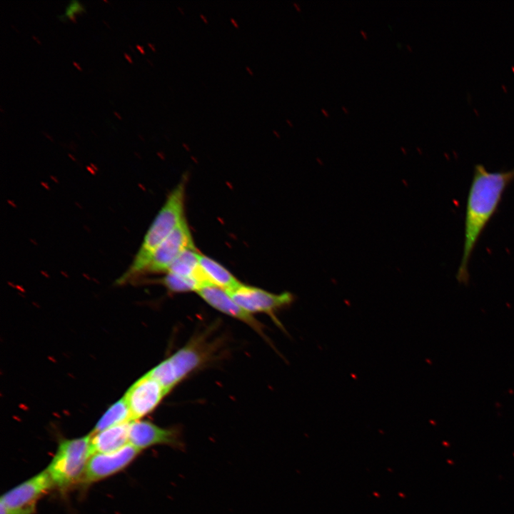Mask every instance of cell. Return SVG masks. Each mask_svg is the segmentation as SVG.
<instances>
[{
  "label": "cell",
  "mask_w": 514,
  "mask_h": 514,
  "mask_svg": "<svg viewBox=\"0 0 514 514\" xmlns=\"http://www.w3.org/2000/svg\"><path fill=\"white\" fill-rule=\"evenodd\" d=\"M513 181L514 168L489 171L483 164L475 166L466 201L463 254L456 273L458 283H468L472 253L495 213L505 189Z\"/></svg>",
  "instance_id": "obj_1"
},
{
  "label": "cell",
  "mask_w": 514,
  "mask_h": 514,
  "mask_svg": "<svg viewBox=\"0 0 514 514\" xmlns=\"http://www.w3.org/2000/svg\"><path fill=\"white\" fill-rule=\"evenodd\" d=\"M186 181L183 179L171 192L150 226L135 258L118 280L124 283L148 268L157 248L176 229L184 218Z\"/></svg>",
  "instance_id": "obj_2"
},
{
  "label": "cell",
  "mask_w": 514,
  "mask_h": 514,
  "mask_svg": "<svg viewBox=\"0 0 514 514\" xmlns=\"http://www.w3.org/2000/svg\"><path fill=\"white\" fill-rule=\"evenodd\" d=\"M92 455L91 434L64 439L59 442L56 454L46 470L54 485L68 488L83 479Z\"/></svg>",
  "instance_id": "obj_3"
},
{
  "label": "cell",
  "mask_w": 514,
  "mask_h": 514,
  "mask_svg": "<svg viewBox=\"0 0 514 514\" xmlns=\"http://www.w3.org/2000/svg\"><path fill=\"white\" fill-rule=\"evenodd\" d=\"M210 352L200 339H195L153 368L148 373L168 392L191 372L203 365Z\"/></svg>",
  "instance_id": "obj_4"
},
{
  "label": "cell",
  "mask_w": 514,
  "mask_h": 514,
  "mask_svg": "<svg viewBox=\"0 0 514 514\" xmlns=\"http://www.w3.org/2000/svg\"><path fill=\"white\" fill-rule=\"evenodd\" d=\"M228 293L234 301L248 313H265L281 328L283 326L275 316V313L290 306L294 300L293 295L290 292L276 294L242 283Z\"/></svg>",
  "instance_id": "obj_5"
},
{
  "label": "cell",
  "mask_w": 514,
  "mask_h": 514,
  "mask_svg": "<svg viewBox=\"0 0 514 514\" xmlns=\"http://www.w3.org/2000/svg\"><path fill=\"white\" fill-rule=\"evenodd\" d=\"M169 392L148 373L138 379L123 397L128 407L131 421L151 413Z\"/></svg>",
  "instance_id": "obj_6"
},
{
  "label": "cell",
  "mask_w": 514,
  "mask_h": 514,
  "mask_svg": "<svg viewBox=\"0 0 514 514\" xmlns=\"http://www.w3.org/2000/svg\"><path fill=\"white\" fill-rule=\"evenodd\" d=\"M141 450L130 443L106 453H94L89 460L82 480L94 483L109 477L128 466Z\"/></svg>",
  "instance_id": "obj_7"
},
{
  "label": "cell",
  "mask_w": 514,
  "mask_h": 514,
  "mask_svg": "<svg viewBox=\"0 0 514 514\" xmlns=\"http://www.w3.org/2000/svg\"><path fill=\"white\" fill-rule=\"evenodd\" d=\"M191 248H195V246L190 229L184 218L157 248L146 272L166 273L180 255Z\"/></svg>",
  "instance_id": "obj_8"
},
{
  "label": "cell",
  "mask_w": 514,
  "mask_h": 514,
  "mask_svg": "<svg viewBox=\"0 0 514 514\" xmlns=\"http://www.w3.org/2000/svg\"><path fill=\"white\" fill-rule=\"evenodd\" d=\"M54 485L51 476L44 470L5 493L0 503L9 508L35 510L37 500Z\"/></svg>",
  "instance_id": "obj_9"
},
{
  "label": "cell",
  "mask_w": 514,
  "mask_h": 514,
  "mask_svg": "<svg viewBox=\"0 0 514 514\" xmlns=\"http://www.w3.org/2000/svg\"><path fill=\"white\" fill-rule=\"evenodd\" d=\"M128 443L140 450L157 445L178 447L181 444L176 430L142 420L130 422Z\"/></svg>",
  "instance_id": "obj_10"
},
{
  "label": "cell",
  "mask_w": 514,
  "mask_h": 514,
  "mask_svg": "<svg viewBox=\"0 0 514 514\" xmlns=\"http://www.w3.org/2000/svg\"><path fill=\"white\" fill-rule=\"evenodd\" d=\"M197 293L213 308L243 321L261 335H263L262 324L252 314L243 310L231 298L229 293L217 286L206 284L201 286Z\"/></svg>",
  "instance_id": "obj_11"
},
{
  "label": "cell",
  "mask_w": 514,
  "mask_h": 514,
  "mask_svg": "<svg viewBox=\"0 0 514 514\" xmlns=\"http://www.w3.org/2000/svg\"><path fill=\"white\" fill-rule=\"evenodd\" d=\"M129 423L119 424L97 433H91V445L94 453L116 451L128 443Z\"/></svg>",
  "instance_id": "obj_12"
},
{
  "label": "cell",
  "mask_w": 514,
  "mask_h": 514,
  "mask_svg": "<svg viewBox=\"0 0 514 514\" xmlns=\"http://www.w3.org/2000/svg\"><path fill=\"white\" fill-rule=\"evenodd\" d=\"M198 261L208 284L221 288L227 292L241 284L230 271L213 259L200 253Z\"/></svg>",
  "instance_id": "obj_13"
},
{
  "label": "cell",
  "mask_w": 514,
  "mask_h": 514,
  "mask_svg": "<svg viewBox=\"0 0 514 514\" xmlns=\"http://www.w3.org/2000/svg\"><path fill=\"white\" fill-rule=\"evenodd\" d=\"M199 254L196 248L186 249L173 263L166 273H171L183 277L194 278L197 280L202 286L208 284L200 268L198 261Z\"/></svg>",
  "instance_id": "obj_14"
},
{
  "label": "cell",
  "mask_w": 514,
  "mask_h": 514,
  "mask_svg": "<svg viewBox=\"0 0 514 514\" xmlns=\"http://www.w3.org/2000/svg\"><path fill=\"white\" fill-rule=\"evenodd\" d=\"M128 422H131L130 411L124 398H122L112 404L106 410L98 420L91 433H97L104 429Z\"/></svg>",
  "instance_id": "obj_15"
},
{
  "label": "cell",
  "mask_w": 514,
  "mask_h": 514,
  "mask_svg": "<svg viewBox=\"0 0 514 514\" xmlns=\"http://www.w3.org/2000/svg\"><path fill=\"white\" fill-rule=\"evenodd\" d=\"M161 283L172 292H197L202 286L194 278L183 277L171 273H166V275L161 279Z\"/></svg>",
  "instance_id": "obj_16"
},
{
  "label": "cell",
  "mask_w": 514,
  "mask_h": 514,
  "mask_svg": "<svg viewBox=\"0 0 514 514\" xmlns=\"http://www.w3.org/2000/svg\"><path fill=\"white\" fill-rule=\"evenodd\" d=\"M81 11L86 12L85 9L77 1H72L66 9V15L67 16L74 15L75 13L79 14Z\"/></svg>",
  "instance_id": "obj_17"
},
{
  "label": "cell",
  "mask_w": 514,
  "mask_h": 514,
  "mask_svg": "<svg viewBox=\"0 0 514 514\" xmlns=\"http://www.w3.org/2000/svg\"><path fill=\"white\" fill-rule=\"evenodd\" d=\"M1 514H33L34 510L26 509L9 508L0 503Z\"/></svg>",
  "instance_id": "obj_18"
},
{
  "label": "cell",
  "mask_w": 514,
  "mask_h": 514,
  "mask_svg": "<svg viewBox=\"0 0 514 514\" xmlns=\"http://www.w3.org/2000/svg\"><path fill=\"white\" fill-rule=\"evenodd\" d=\"M124 56L129 64H133V60L128 54L124 52Z\"/></svg>",
  "instance_id": "obj_19"
},
{
  "label": "cell",
  "mask_w": 514,
  "mask_h": 514,
  "mask_svg": "<svg viewBox=\"0 0 514 514\" xmlns=\"http://www.w3.org/2000/svg\"><path fill=\"white\" fill-rule=\"evenodd\" d=\"M136 48L139 51V52H140L141 54L144 55V54H146V52H145V51H144V49H143V47L142 46H141V45H139V44H136Z\"/></svg>",
  "instance_id": "obj_20"
},
{
  "label": "cell",
  "mask_w": 514,
  "mask_h": 514,
  "mask_svg": "<svg viewBox=\"0 0 514 514\" xmlns=\"http://www.w3.org/2000/svg\"><path fill=\"white\" fill-rule=\"evenodd\" d=\"M230 21H231V24L234 26V27L238 28L239 25L235 19L231 18Z\"/></svg>",
  "instance_id": "obj_21"
},
{
  "label": "cell",
  "mask_w": 514,
  "mask_h": 514,
  "mask_svg": "<svg viewBox=\"0 0 514 514\" xmlns=\"http://www.w3.org/2000/svg\"><path fill=\"white\" fill-rule=\"evenodd\" d=\"M31 37L38 44L41 45V41L35 35L33 34Z\"/></svg>",
  "instance_id": "obj_22"
},
{
  "label": "cell",
  "mask_w": 514,
  "mask_h": 514,
  "mask_svg": "<svg viewBox=\"0 0 514 514\" xmlns=\"http://www.w3.org/2000/svg\"><path fill=\"white\" fill-rule=\"evenodd\" d=\"M72 63H73V65H74L79 71H83V69H81V67L76 61H73Z\"/></svg>",
  "instance_id": "obj_23"
},
{
  "label": "cell",
  "mask_w": 514,
  "mask_h": 514,
  "mask_svg": "<svg viewBox=\"0 0 514 514\" xmlns=\"http://www.w3.org/2000/svg\"><path fill=\"white\" fill-rule=\"evenodd\" d=\"M147 44H148V46H149V48H150L153 51L155 52V51H156V47H155V46H154L153 44L148 42Z\"/></svg>",
  "instance_id": "obj_24"
},
{
  "label": "cell",
  "mask_w": 514,
  "mask_h": 514,
  "mask_svg": "<svg viewBox=\"0 0 514 514\" xmlns=\"http://www.w3.org/2000/svg\"><path fill=\"white\" fill-rule=\"evenodd\" d=\"M200 17L201 18V19H202L205 23L207 24V23L208 22L206 16H204L203 14H200Z\"/></svg>",
  "instance_id": "obj_25"
},
{
  "label": "cell",
  "mask_w": 514,
  "mask_h": 514,
  "mask_svg": "<svg viewBox=\"0 0 514 514\" xmlns=\"http://www.w3.org/2000/svg\"><path fill=\"white\" fill-rule=\"evenodd\" d=\"M246 70L248 72L250 75H253V71L249 66H246Z\"/></svg>",
  "instance_id": "obj_26"
},
{
  "label": "cell",
  "mask_w": 514,
  "mask_h": 514,
  "mask_svg": "<svg viewBox=\"0 0 514 514\" xmlns=\"http://www.w3.org/2000/svg\"><path fill=\"white\" fill-rule=\"evenodd\" d=\"M293 5L297 9L298 11H301V7L299 6L298 4L293 2Z\"/></svg>",
  "instance_id": "obj_27"
},
{
  "label": "cell",
  "mask_w": 514,
  "mask_h": 514,
  "mask_svg": "<svg viewBox=\"0 0 514 514\" xmlns=\"http://www.w3.org/2000/svg\"><path fill=\"white\" fill-rule=\"evenodd\" d=\"M114 114L118 119H119V120L122 119L121 116L117 111H114Z\"/></svg>",
  "instance_id": "obj_28"
},
{
  "label": "cell",
  "mask_w": 514,
  "mask_h": 514,
  "mask_svg": "<svg viewBox=\"0 0 514 514\" xmlns=\"http://www.w3.org/2000/svg\"><path fill=\"white\" fill-rule=\"evenodd\" d=\"M321 112H322L326 116H327V117L329 116V114H328V111H327L326 110H325L324 109H321Z\"/></svg>",
  "instance_id": "obj_29"
},
{
  "label": "cell",
  "mask_w": 514,
  "mask_h": 514,
  "mask_svg": "<svg viewBox=\"0 0 514 514\" xmlns=\"http://www.w3.org/2000/svg\"><path fill=\"white\" fill-rule=\"evenodd\" d=\"M360 33L362 34V36H363L365 39H367V38H368L367 34H366L365 31H363V30H361V31H360Z\"/></svg>",
  "instance_id": "obj_30"
},
{
  "label": "cell",
  "mask_w": 514,
  "mask_h": 514,
  "mask_svg": "<svg viewBox=\"0 0 514 514\" xmlns=\"http://www.w3.org/2000/svg\"><path fill=\"white\" fill-rule=\"evenodd\" d=\"M42 133H43L44 134V136H46L49 139H50V140L52 141V138H51V136H50L49 135H48V134H47L46 133H45L44 131H42Z\"/></svg>",
  "instance_id": "obj_31"
},
{
  "label": "cell",
  "mask_w": 514,
  "mask_h": 514,
  "mask_svg": "<svg viewBox=\"0 0 514 514\" xmlns=\"http://www.w3.org/2000/svg\"><path fill=\"white\" fill-rule=\"evenodd\" d=\"M342 109L344 111V112H345L346 114H348V113H349V111H348V109H346V108L345 106H342Z\"/></svg>",
  "instance_id": "obj_32"
},
{
  "label": "cell",
  "mask_w": 514,
  "mask_h": 514,
  "mask_svg": "<svg viewBox=\"0 0 514 514\" xmlns=\"http://www.w3.org/2000/svg\"><path fill=\"white\" fill-rule=\"evenodd\" d=\"M103 22H104V24L109 29L111 28L110 26H109V24L105 20H103Z\"/></svg>",
  "instance_id": "obj_33"
},
{
  "label": "cell",
  "mask_w": 514,
  "mask_h": 514,
  "mask_svg": "<svg viewBox=\"0 0 514 514\" xmlns=\"http://www.w3.org/2000/svg\"><path fill=\"white\" fill-rule=\"evenodd\" d=\"M146 61H147V62H148L151 66H153V62H152L150 59H147Z\"/></svg>",
  "instance_id": "obj_34"
},
{
  "label": "cell",
  "mask_w": 514,
  "mask_h": 514,
  "mask_svg": "<svg viewBox=\"0 0 514 514\" xmlns=\"http://www.w3.org/2000/svg\"><path fill=\"white\" fill-rule=\"evenodd\" d=\"M286 122L290 125V126H293V124L289 119H286Z\"/></svg>",
  "instance_id": "obj_35"
},
{
  "label": "cell",
  "mask_w": 514,
  "mask_h": 514,
  "mask_svg": "<svg viewBox=\"0 0 514 514\" xmlns=\"http://www.w3.org/2000/svg\"><path fill=\"white\" fill-rule=\"evenodd\" d=\"M178 9L181 13H183V14L184 13L183 9L181 7L178 6Z\"/></svg>",
  "instance_id": "obj_36"
},
{
  "label": "cell",
  "mask_w": 514,
  "mask_h": 514,
  "mask_svg": "<svg viewBox=\"0 0 514 514\" xmlns=\"http://www.w3.org/2000/svg\"><path fill=\"white\" fill-rule=\"evenodd\" d=\"M276 131H276V130H273V133H275L276 136H279V135L278 134V133Z\"/></svg>",
  "instance_id": "obj_37"
},
{
  "label": "cell",
  "mask_w": 514,
  "mask_h": 514,
  "mask_svg": "<svg viewBox=\"0 0 514 514\" xmlns=\"http://www.w3.org/2000/svg\"><path fill=\"white\" fill-rule=\"evenodd\" d=\"M11 26L14 30H16L18 33H19V31L14 27V25H11Z\"/></svg>",
  "instance_id": "obj_38"
},
{
  "label": "cell",
  "mask_w": 514,
  "mask_h": 514,
  "mask_svg": "<svg viewBox=\"0 0 514 514\" xmlns=\"http://www.w3.org/2000/svg\"><path fill=\"white\" fill-rule=\"evenodd\" d=\"M128 46H129V49H130L133 52H135L134 50H133V49L131 47V45H129Z\"/></svg>",
  "instance_id": "obj_39"
},
{
  "label": "cell",
  "mask_w": 514,
  "mask_h": 514,
  "mask_svg": "<svg viewBox=\"0 0 514 514\" xmlns=\"http://www.w3.org/2000/svg\"><path fill=\"white\" fill-rule=\"evenodd\" d=\"M0 111H1V112H3V109L1 107H0Z\"/></svg>",
  "instance_id": "obj_40"
},
{
  "label": "cell",
  "mask_w": 514,
  "mask_h": 514,
  "mask_svg": "<svg viewBox=\"0 0 514 514\" xmlns=\"http://www.w3.org/2000/svg\"><path fill=\"white\" fill-rule=\"evenodd\" d=\"M104 1L106 3H109V1H106V0H104Z\"/></svg>",
  "instance_id": "obj_41"
}]
</instances>
